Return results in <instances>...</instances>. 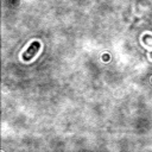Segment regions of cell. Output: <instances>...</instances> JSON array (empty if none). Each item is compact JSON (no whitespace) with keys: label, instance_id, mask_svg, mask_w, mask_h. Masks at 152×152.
I'll return each mask as SVG.
<instances>
[{"label":"cell","instance_id":"obj_1","mask_svg":"<svg viewBox=\"0 0 152 152\" xmlns=\"http://www.w3.org/2000/svg\"><path fill=\"white\" fill-rule=\"evenodd\" d=\"M39 49H40V43H39V42H37V40L32 42V43H31V45L26 49V51L23 53V61H25V62L31 61V59H32V58L38 53Z\"/></svg>","mask_w":152,"mask_h":152}]
</instances>
